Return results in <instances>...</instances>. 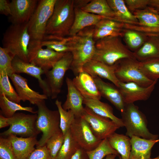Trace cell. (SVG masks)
<instances>
[{"instance_id":"31","label":"cell","mask_w":159,"mask_h":159,"mask_svg":"<svg viewBox=\"0 0 159 159\" xmlns=\"http://www.w3.org/2000/svg\"><path fill=\"white\" fill-rule=\"evenodd\" d=\"M107 139L110 146L121 155L122 159H129L131 150L130 138L115 132Z\"/></svg>"},{"instance_id":"10","label":"cell","mask_w":159,"mask_h":159,"mask_svg":"<svg viewBox=\"0 0 159 159\" xmlns=\"http://www.w3.org/2000/svg\"><path fill=\"white\" fill-rule=\"evenodd\" d=\"M116 76L119 81L134 82L143 87L151 85L155 81L147 78L140 68V62L135 58L121 59L116 63Z\"/></svg>"},{"instance_id":"2","label":"cell","mask_w":159,"mask_h":159,"mask_svg":"<svg viewBox=\"0 0 159 159\" xmlns=\"http://www.w3.org/2000/svg\"><path fill=\"white\" fill-rule=\"evenodd\" d=\"M94 26L85 28L73 36L67 38V43L72 56L70 68L76 76L81 71L84 65L92 60L95 52L93 38Z\"/></svg>"},{"instance_id":"51","label":"cell","mask_w":159,"mask_h":159,"mask_svg":"<svg viewBox=\"0 0 159 159\" xmlns=\"http://www.w3.org/2000/svg\"><path fill=\"white\" fill-rule=\"evenodd\" d=\"M159 159V156L157 157H156L155 158H150V159Z\"/></svg>"},{"instance_id":"16","label":"cell","mask_w":159,"mask_h":159,"mask_svg":"<svg viewBox=\"0 0 159 159\" xmlns=\"http://www.w3.org/2000/svg\"><path fill=\"white\" fill-rule=\"evenodd\" d=\"M9 78L21 101H28L31 104L37 105L47 99L46 95L40 94L31 89L28 85L27 80L21 75L14 73Z\"/></svg>"},{"instance_id":"25","label":"cell","mask_w":159,"mask_h":159,"mask_svg":"<svg viewBox=\"0 0 159 159\" xmlns=\"http://www.w3.org/2000/svg\"><path fill=\"white\" fill-rule=\"evenodd\" d=\"M74 20L69 36L75 35L85 28L95 26L101 19L106 18L77 8H74Z\"/></svg>"},{"instance_id":"35","label":"cell","mask_w":159,"mask_h":159,"mask_svg":"<svg viewBox=\"0 0 159 159\" xmlns=\"http://www.w3.org/2000/svg\"><path fill=\"white\" fill-rule=\"evenodd\" d=\"M89 159H102L109 154L120 155L110 145L107 138L102 140L94 149L86 152Z\"/></svg>"},{"instance_id":"3","label":"cell","mask_w":159,"mask_h":159,"mask_svg":"<svg viewBox=\"0 0 159 159\" xmlns=\"http://www.w3.org/2000/svg\"><path fill=\"white\" fill-rule=\"evenodd\" d=\"M121 37L110 36L96 41L95 52L92 59L112 65L121 59L135 58L133 52L123 43Z\"/></svg>"},{"instance_id":"6","label":"cell","mask_w":159,"mask_h":159,"mask_svg":"<svg viewBox=\"0 0 159 159\" xmlns=\"http://www.w3.org/2000/svg\"><path fill=\"white\" fill-rule=\"evenodd\" d=\"M45 100L39 102L36 126L42 133L37 147L45 145L48 140L53 135L61 131L60 128V115L58 110H52L46 106Z\"/></svg>"},{"instance_id":"46","label":"cell","mask_w":159,"mask_h":159,"mask_svg":"<svg viewBox=\"0 0 159 159\" xmlns=\"http://www.w3.org/2000/svg\"><path fill=\"white\" fill-rule=\"evenodd\" d=\"M71 159H89L86 151L81 148H79Z\"/></svg>"},{"instance_id":"1","label":"cell","mask_w":159,"mask_h":159,"mask_svg":"<svg viewBox=\"0 0 159 159\" xmlns=\"http://www.w3.org/2000/svg\"><path fill=\"white\" fill-rule=\"evenodd\" d=\"M74 19L73 0H56L43 40H60L69 37Z\"/></svg>"},{"instance_id":"40","label":"cell","mask_w":159,"mask_h":159,"mask_svg":"<svg viewBox=\"0 0 159 159\" xmlns=\"http://www.w3.org/2000/svg\"><path fill=\"white\" fill-rule=\"evenodd\" d=\"M64 135L61 131L52 136L45 145L53 159H55L64 142Z\"/></svg>"},{"instance_id":"30","label":"cell","mask_w":159,"mask_h":159,"mask_svg":"<svg viewBox=\"0 0 159 159\" xmlns=\"http://www.w3.org/2000/svg\"><path fill=\"white\" fill-rule=\"evenodd\" d=\"M122 33V37L123 38L126 46L133 52L139 49L150 36H154L134 30L124 28Z\"/></svg>"},{"instance_id":"9","label":"cell","mask_w":159,"mask_h":159,"mask_svg":"<svg viewBox=\"0 0 159 159\" xmlns=\"http://www.w3.org/2000/svg\"><path fill=\"white\" fill-rule=\"evenodd\" d=\"M37 117V114L16 113L12 117L8 118L10 127L0 133L1 136L5 138L13 135L23 138L36 137L41 132L36 126Z\"/></svg>"},{"instance_id":"5","label":"cell","mask_w":159,"mask_h":159,"mask_svg":"<svg viewBox=\"0 0 159 159\" xmlns=\"http://www.w3.org/2000/svg\"><path fill=\"white\" fill-rule=\"evenodd\" d=\"M121 114L126 130V135L130 138L134 136L148 139H158V135L150 132L147 128L145 115L134 103L126 104L124 110Z\"/></svg>"},{"instance_id":"21","label":"cell","mask_w":159,"mask_h":159,"mask_svg":"<svg viewBox=\"0 0 159 159\" xmlns=\"http://www.w3.org/2000/svg\"><path fill=\"white\" fill-rule=\"evenodd\" d=\"M124 23L112 19L104 18L94 26L93 38L97 41L110 36H119L122 37Z\"/></svg>"},{"instance_id":"7","label":"cell","mask_w":159,"mask_h":159,"mask_svg":"<svg viewBox=\"0 0 159 159\" xmlns=\"http://www.w3.org/2000/svg\"><path fill=\"white\" fill-rule=\"evenodd\" d=\"M56 0H40L27 23L31 40L41 41L44 39L46 26L52 16Z\"/></svg>"},{"instance_id":"36","label":"cell","mask_w":159,"mask_h":159,"mask_svg":"<svg viewBox=\"0 0 159 159\" xmlns=\"http://www.w3.org/2000/svg\"><path fill=\"white\" fill-rule=\"evenodd\" d=\"M60 115V128L64 135L69 130L70 127L75 118V115L71 110H66L62 107V103L58 99L55 102Z\"/></svg>"},{"instance_id":"15","label":"cell","mask_w":159,"mask_h":159,"mask_svg":"<svg viewBox=\"0 0 159 159\" xmlns=\"http://www.w3.org/2000/svg\"><path fill=\"white\" fill-rule=\"evenodd\" d=\"M39 0H12L10 1L11 13L9 20L11 24L28 23L37 6Z\"/></svg>"},{"instance_id":"43","label":"cell","mask_w":159,"mask_h":159,"mask_svg":"<svg viewBox=\"0 0 159 159\" xmlns=\"http://www.w3.org/2000/svg\"><path fill=\"white\" fill-rule=\"evenodd\" d=\"M129 10L133 14L135 11L143 9L148 6L149 0H125Z\"/></svg>"},{"instance_id":"38","label":"cell","mask_w":159,"mask_h":159,"mask_svg":"<svg viewBox=\"0 0 159 159\" xmlns=\"http://www.w3.org/2000/svg\"><path fill=\"white\" fill-rule=\"evenodd\" d=\"M140 68L148 79L155 81L159 78V59L140 62Z\"/></svg>"},{"instance_id":"17","label":"cell","mask_w":159,"mask_h":159,"mask_svg":"<svg viewBox=\"0 0 159 159\" xmlns=\"http://www.w3.org/2000/svg\"><path fill=\"white\" fill-rule=\"evenodd\" d=\"M116 64L109 65L92 59L83 66L82 71L89 74L92 77H98L108 80L117 87L120 82L115 74Z\"/></svg>"},{"instance_id":"34","label":"cell","mask_w":159,"mask_h":159,"mask_svg":"<svg viewBox=\"0 0 159 159\" xmlns=\"http://www.w3.org/2000/svg\"><path fill=\"white\" fill-rule=\"evenodd\" d=\"M80 148L72 137L69 130L64 135L63 143L55 159H71Z\"/></svg>"},{"instance_id":"23","label":"cell","mask_w":159,"mask_h":159,"mask_svg":"<svg viewBox=\"0 0 159 159\" xmlns=\"http://www.w3.org/2000/svg\"><path fill=\"white\" fill-rule=\"evenodd\" d=\"M7 138L10 140L17 159H27L38 144L36 137L23 138L11 135Z\"/></svg>"},{"instance_id":"22","label":"cell","mask_w":159,"mask_h":159,"mask_svg":"<svg viewBox=\"0 0 159 159\" xmlns=\"http://www.w3.org/2000/svg\"><path fill=\"white\" fill-rule=\"evenodd\" d=\"M12 64L15 73H25L37 79L40 87L42 90L43 94L47 95V90L46 84L44 80L41 77L42 75L45 73L44 70L32 63L24 62L16 56L14 57Z\"/></svg>"},{"instance_id":"53","label":"cell","mask_w":159,"mask_h":159,"mask_svg":"<svg viewBox=\"0 0 159 159\" xmlns=\"http://www.w3.org/2000/svg\"><path fill=\"white\" fill-rule=\"evenodd\" d=\"M159 14V12H158Z\"/></svg>"},{"instance_id":"41","label":"cell","mask_w":159,"mask_h":159,"mask_svg":"<svg viewBox=\"0 0 159 159\" xmlns=\"http://www.w3.org/2000/svg\"><path fill=\"white\" fill-rule=\"evenodd\" d=\"M67 37L60 40H43L41 41V44L43 47H45L46 48L57 52L66 53L70 52V50L67 43Z\"/></svg>"},{"instance_id":"4","label":"cell","mask_w":159,"mask_h":159,"mask_svg":"<svg viewBox=\"0 0 159 159\" xmlns=\"http://www.w3.org/2000/svg\"><path fill=\"white\" fill-rule=\"evenodd\" d=\"M27 23L11 24L3 34L2 41L3 48L26 62H29L28 47L31 40Z\"/></svg>"},{"instance_id":"27","label":"cell","mask_w":159,"mask_h":159,"mask_svg":"<svg viewBox=\"0 0 159 159\" xmlns=\"http://www.w3.org/2000/svg\"><path fill=\"white\" fill-rule=\"evenodd\" d=\"M133 53L135 58L140 62L159 59V36H150L143 44Z\"/></svg>"},{"instance_id":"12","label":"cell","mask_w":159,"mask_h":159,"mask_svg":"<svg viewBox=\"0 0 159 159\" xmlns=\"http://www.w3.org/2000/svg\"><path fill=\"white\" fill-rule=\"evenodd\" d=\"M69 130L74 140L86 152L94 149L102 140L96 137L89 123L81 117H75Z\"/></svg>"},{"instance_id":"45","label":"cell","mask_w":159,"mask_h":159,"mask_svg":"<svg viewBox=\"0 0 159 159\" xmlns=\"http://www.w3.org/2000/svg\"><path fill=\"white\" fill-rule=\"evenodd\" d=\"M0 13L6 16L11 15L10 1L7 0H0Z\"/></svg>"},{"instance_id":"19","label":"cell","mask_w":159,"mask_h":159,"mask_svg":"<svg viewBox=\"0 0 159 159\" xmlns=\"http://www.w3.org/2000/svg\"><path fill=\"white\" fill-rule=\"evenodd\" d=\"M93 78L101 96L108 100L121 113L122 112L126 104L118 88L105 82L98 77Z\"/></svg>"},{"instance_id":"13","label":"cell","mask_w":159,"mask_h":159,"mask_svg":"<svg viewBox=\"0 0 159 159\" xmlns=\"http://www.w3.org/2000/svg\"><path fill=\"white\" fill-rule=\"evenodd\" d=\"M81 117L89 123L94 134L101 140L108 138L120 127L109 118L97 115L86 106Z\"/></svg>"},{"instance_id":"37","label":"cell","mask_w":159,"mask_h":159,"mask_svg":"<svg viewBox=\"0 0 159 159\" xmlns=\"http://www.w3.org/2000/svg\"><path fill=\"white\" fill-rule=\"evenodd\" d=\"M6 74H0V94H3L9 100L20 104L21 101Z\"/></svg>"},{"instance_id":"33","label":"cell","mask_w":159,"mask_h":159,"mask_svg":"<svg viewBox=\"0 0 159 159\" xmlns=\"http://www.w3.org/2000/svg\"><path fill=\"white\" fill-rule=\"evenodd\" d=\"M0 107L1 114L5 117L9 118L12 117L18 111H24L33 114L37 113L33 108L30 107H23L9 100L3 94H0Z\"/></svg>"},{"instance_id":"29","label":"cell","mask_w":159,"mask_h":159,"mask_svg":"<svg viewBox=\"0 0 159 159\" xmlns=\"http://www.w3.org/2000/svg\"><path fill=\"white\" fill-rule=\"evenodd\" d=\"M114 12L116 21L124 24H138L135 15L128 9L123 0H107Z\"/></svg>"},{"instance_id":"49","label":"cell","mask_w":159,"mask_h":159,"mask_svg":"<svg viewBox=\"0 0 159 159\" xmlns=\"http://www.w3.org/2000/svg\"><path fill=\"white\" fill-rule=\"evenodd\" d=\"M9 126L8 118L5 117L1 114L0 115V128Z\"/></svg>"},{"instance_id":"44","label":"cell","mask_w":159,"mask_h":159,"mask_svg":"<svg viewBox=\"0 0 159 159\" xmlns=\"http://www.w3.org/2000/svg\"><path fill=\"white\" fill-rule=\"evenodd\" d=\"M27 159H53L46 145L37 147Z\"/></svg>"},{"instance_id":"18","label":"cell","mask_w":159,"mask_h":159,"mask_svg":"<svg viewBox=\"0 0 159 159\" xmlns=\"http://www.w3.org/2000/svg\"><path fill=\"white\" fill-rule=\"evenodd\" d=\"M72 80L84 98L101 99V95L94 78L88 73L82 71Z\"/></svg>"},{"instance_id":"14","label":"cell","mask_w":159,"mask_h":159,"mask_svg":"<svg viewBox=\"0 0 159 159\" xmlns=\"http://www.w3.org/2000/svg\"><path fill=\"white\" fill-rule=\"evenodd\" d=\"M158 80L150 86L143 87L134 82H120L119 89L125 104L134 103L138 101H145L150 97Z\"/></svg>"},{"instance_id":"52","label":"cell","mask_w":159,"mask_h":159,"mask_svg":"<svg viewBox=\"0 0 159 159\" xmlns=\"http://www.w3.org/2000/svg\"><path fill=\"white\" fill-rule=\"evenodd\" d=\"M119 159H122L121 158V156L120 155L119 156Z\"/></svg>"},{"instance_id":"48","label":"cell","mask_w":159,"mask_h":159,"mask_svg":"<svg viewBox=\"0 0 159 159\" xmlns=\"http://www.w3.org/2000/svg\"><path fill=\"white\" fill-rule=\"evenodd\" d=\"M148 6L159 12V0H149Z\"/></svg>"},{"instance_id":"24","label":"cell","mask_w":159,"mask_h":159,"mask_svg":"<svg viewBox=\"0 0 159 159\" xmlns=\"http://www.w3.org/2000/svg\"><path fill=\"white\" fill-rule=\"evenodd\" d=\"M131 139V150L129 159H149L152 147L159 139L153 140L132 136Z\"/></svg>"},{"instance_id":"26","label":"cell","mask_w":159,"mask_h":159,"mask_svg":"<svg viewBox=\"0 0 159 159\" xmlns=\"http://www.w3.org/2000/svg\"><path fill=\"white\" fill-rule=\"evenodd\" d=\"M133 14L138 21V25L146 27L153 34L159 35V14L153 8L148 6L135 11Z\"/></svg>"},{"instance_id":"47","label":"cell","mask_w":159,"mask_h":159,"mask_svg":"<svg viewBox=\"0 0 159 159\" xmlns=\"http://www.w3.org/2000/svg\"><path fill=\"white\" fill-rule=\"evenodd\" d=\"M91 0H73L74 8L81 9L87 4Z\"/></svg>"},{"instance_id":"42","label":"cell","mask_w":159,"mask_h":159,"mask_svg":"<svg viewBox=\"0 0 159 159\" xmlns=\"http://www.w3.org/2000/svg\"><path fill=\"white\" fill-rule=\"evenodd\" d=\"M0 159H17L10 140L1 136L0 138Z\"/></svg>"},{"instance_id":"8","label":"cell","mask_w":159,"mask_h":159,"mask_svg":"<svg viewBox=\"0 0 159 159\" xmlns=\"http://www.w3.org/2000/svg\"><path fill=\"white\" fill-rule=\"evenodd\" d=\"M73 59L70 52H66L50 70L44 74L47 97L56 98L61 91L64 78L67 71L70 68Z\"/></svg>"},{"instance_id":"39","label":"cell","mask_w":159,"mask_h":159,"mask_svg":"<svg viewBox=\"0 0 159 159\" xmlns=\"http://www.w3.org/2000/svg\"><path fill=\"white\" fill-rule=\"evenodd\" d=\"M14 57L6 49L0 47V74H6L9 77L15 73L12 64Z\"/></svg>"},{"instance_id":"28","label":"cell","mask_w":159,"mask_h":159,"mask_svg":"<svg viewBox=\"0 0 159 159\" xmlns=\"http://www.w3.org/2000/svg\"><path fill=\"white\" fill-rule=\"evenodd\" d=\"M83 104L97 115L109 118L120 127H124L121 119L114 115L112 107L108 104L98 99L84 98Z\"/></svg>"},{"instance_id":"11","label":"cell","mask_w":159,"mask_h":159,"mask_svg":"<svg viewBox=\"0 0 159 159\" xmlns=\"http://www.w3.org/2000/svg\"><path fill=\"white\" fill-rule=\"evenodd\" d=\"M43 47L41 41L31 40L28 59L29 62L40 67L45 73L50 70L65 53L58 52Z\"/></svg>"},{"instance_id":"20","label":"cell","mask_w":159,"mask_h":159,"mask_svg":"<svg viewBox=\"0 0 159 159\" xmlns=\"http://www.w3.org/2000/svg\"><path fill=\"white\" fill-rule=\"evenodd\" d=\"M66 82L67 93L62 107L65 110L72 111L75 117H81L85 110L83 106L84 98L75 87L72 80L67 77Z\"/></svg>"},{"instance_id":"32","label":"cell","mask_w":159,"mask_h":159,"mask_svg":"<svg viewBox=\"0 0 159 159\" xmlns=\"http://www.w3.org/2000/svg\"><path fill=\"white\" fill-rule=\"evenodd\" d=\"M80 9L88 13L116 21L115 14L107 0H91Z\"/></svg>"},{"instance_id":"50","label":"cell","mask_w":159,"mask_h":159,"mask_svg":"<svg viewBox=\"0 0 159 159\" xmlns=\"http://www.w3.org/2000/svg\"><path fill=\"white\" fill-rule=\"evenodd\" d=\"M117 156L115 154H109L107 155L105 159H115Z\"/></svg>"}]
</instances>
